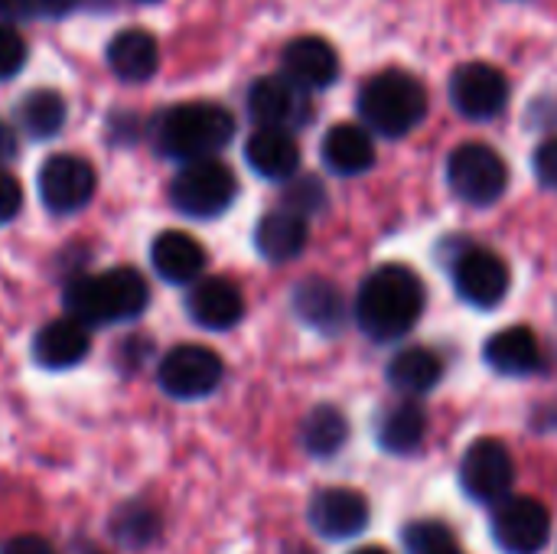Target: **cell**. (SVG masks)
I'll list each match as a JSON object with an SVG mask.
<instances>
[{"mask_svg": "<svg viewBox=\"0 0 557 554\" xmlns=\"http://www.w3.org/2000/svg\"><path fill=\"white\" fill-rule=\"evenodd\" d=\"M509 264L493 248L470 245L454 261L457 294L480 310H493L496 304H503V297L509 294Z\"/></svg>", "mask_w": 557, "mask_h": 554, "instance_id": "cell-12", "label": "cell"}, {"mask_svg": "<svg viewBox=\"0 0 557 554\" xmlns=\"http://www.w3.org/2000/svg\"><path fill=\"white\" fill-rule=\"evenodd\" d=\"M88 349H91L88 327H82L72 317H62V320L46 323L36 333V340H33V359L42 369H52V372L75 369L88 356Z\"/></svg>", "mask_w": 557, "mask_h": 554, "instance_id": "cell-18", "label": "cell"}, {"mask_svg": "<svg viewBox=\"0 0 557 554\" xmlns=\"http://www.w3.org/2000/svg\"><path fill=\"white\" fill-rule=\"evenodd\" d=\"M323 163L339 176H359L375 167V140L359 124H333L323 137Z\"/></svg>", "mask_w": 557, "mask_h": 554, "instance_id": "cell-22", "label": "cell"}, {"mask_svg": "<svg viewBox=\"0 0 557 554\" xmlns=\"http://www.w3.org/2000/svg\"><path fill=\"white\" fill-rule=\"evenodd\" d=\"M16 121L20 127L36 137V140H46V137H55L65 124V101L59 91H49V88H36L29 91L20 104H16Z\"/></svg>", "mask_w": 557, "mask_h": 554, "instance_id": "cell-28", "label": "cell"}, {"mask_svg": "<svg viewBox=\"0 0 557 554\" xmlns=\"http://www.w3.org/2000/svg\"><path fill=\"white\" fill-rule=\"evenodd\" d=\"M405 549L408 554H463L441 522H411L405 529Z\"/></svg>", "mask_w": 557, "mask_h": 554, "instance_id": "cell-29", "label": "cell"}, {"mask_svg": "<svg viewBox=\"0 0 557 554\" xmlns=\"http://www.w3.org/2000/svg\"><path fill=\"white\" fill-rule=\"evenodd\" d=\"M0 554H55L52 552V545L46 542V539H39V535H16V539H10Z\"/></svg>", "mask_w": 557, "mask_h": 554, "instance_id": "cell-35", "label": "cell"}, {"mask_svg": "<svg viewBox=\"0 0 557 554\" xmlns=\"http://www.w3.org/2000/svg\"><path fill=\"white\" fill-rule=\"evenodd\" d=\"M294 310L307 327H313L317 333H326V336L339 333L349 320L343 291L323 278H307L294 287Z\"/></svg>", "mask_w": 557, "mask_h": 554, "instance_id": "cell-19", "label": "cell"}, {"mask_svg": "<svg viewBox=\"0 0 557 554\" xmlns=\"http://www.w3.org/2000/svg\"><path fill=\"white\" fill-rule=\"evenodd\" d=\"M186 310L199 327L222 333L245 317V297L238 284H232L228 278H202L193 284L186 297Z\"/></svg>", "mask_w": 557, "mask_h": 554, "instance_id": "cell-16", "label": "cell"}, {"mask_svg": "<svg viewBox=\"0 0 557 554\" xmlns=\"http://www.w3.org/2000/svg\"><path fill=\"white\" fill-rule=\"evenodd\" d=\"M450 101L470 121H490L509 104V82L490 62H467L450 78Z\"/></svg>", "mask_w": 557, "mask_h": 554, "instance_id": "cell-13", "label": "cell"}, {"mask_svg": "<svg viewBox=\"0 0 557 554\" xmlns=\"http://www.w3.org/2000/svg\"><path fill=\"white\" fill-rule=\"evenodd\" d=\"M359 114L369 124V131L382 137H405L424 121L428 91L411 72L385 69L362 85Z\"/></svg>", "mask_w": 557, "mask_h": 554, "instance_id": "cell-4", "label": "cell"}, {"mask_svg": "<svg viewBox=\"0 0 557 554\" xmlns=\"http://www.w3.org/2000/svg\"><path fill=\"white\" fill-rule=\"evenodd\" d=\"M46 0H0V26H13L20 20H29L36 13H46Z\"/></svg>", "mask_w": 557, "mask_h": 554, "instance_id": "cell-34", "label": "cell"}, {"mask_svg": "<svg viewBox=\"0 0 557 554\" xmlns=\"http://www.w3.org/2000/svg\"><path fill=\"white\" fill-rule=\"evenodd\" d=\"M483 356L499 376H532L542 366V343L529 327H509L490 336Z\"/></svg>", "mask_w": 557, "mask_h": 554, "instance_id": "cell-23", "label": "cell"}, {"mask_svg": "<svg viewBox=\"0 0 557 554\" xmlns=\"http://www.w3.org/2000/svg\"><path fill=\"white\" fill-rule=\"evenodd\" d=\"M150 264L166 284H196L206 271V248L180 229H166L150 245Z\"/></svg>", "mask_w": 557, "mask_h": 554, "instance_id": "cell-17", "label": "cell"}, {"mask_svg": "<svg viewBox=\"0 0 557 554\" xmlns=\"http://www.w3.org/2000/svg\"><path fill=\"white\" fill-rule=\"evenodd\" d=\"M307 219L290 212V209H274L268 212L258 229H255V248L261 251L264 261L271 264H284V261H294L304 255L307 248Z\"/></svg>", "mask_w": 557, "mask_h": 554, "instance_id": "cell-21", "label": "cell"}, {"mask_svg": "<svg viewBox=\"0 0 557 554\" xmlns=\"http://www.w3.org/2000/svg\"><path fill=\"white\" fill-rule=\"evenodd\" d=\"M281 65H284V78H290L304 91L330 88L339 75V56L323 36L290 39L281 56Z\"/></svg>", "mask_w": 557, "mask_h": 554, "instance_id": "cell-15", "label": "cell"}, {"mask_svg": "<svg viewBox=\"0 0 557 554\" xmlns=\"http://www.w3.org/2000/svg\"><path fill=\"white\" fill-rule=\"evenodd\" d=\"M310 526L323 539H333V542L352 539L366 532L369 526V503L362 493L346 490V487L320 490L310 503Z\"/></svg>", "mask_w": 557, "mask_h": 554, "instance_id": "cell-14", "label": "cell"}, {"mask_svg": "<svg viewBox=\"0 0 557 554\" xmlns=\"http://www.w3.org/2000/svg\"><path fill=\"white\" fill-rule=\"evenodd\" d=\"M493 539L506 554L542 552L552 539V513L532 496H509L493 513Z\"/></svg>", "mask_w": 557, "mask_h": 554, "instance_id": "cell-10", "label": "cell"}, {"mask_svg": "<svg viewBox=\"0 0 557 554\" xmlns=\"http://www.w3.org/2000/svg\"><path fill=\"white\" fill-rule=\"evenodd\" d=\"M245 160L264 180H294L300 170V147L287 131L258 127L245 144Z\"/></svg>", "mask_w": 557, "mask_h": 554, "instance_id": "cell-20", "label": "cell"}, {"mask_svg": "<svg viewBox=\"0 0 557 554\" xmlns=\"http://www.w3.org/2000/svg\"><path fill=\"white\" fill-rule=\"evenodd\" d=\"M532 167H535V176H539L542 186L557 189V137H548V140L535 150Z\"/></svg>", "mask_w": 557, "mask_h": 554, "instance_id": "cell-32", "label": "cell"}, {"mask_svg": "<svg viewBox=\"0 0 557 554\" xmlns=\"http://www.w3.org/2000/svg\"><path fill=\"white\" fill-rule=\"evenodd\" d=\"M447 183L467 206H493L509 186V167L490 144H460L447 157Z\"/></svg>", "mask_w": 557, "mask_h": 554, "instance_id": "cell-6", "label": "cell"}, {"mask_svg": "<svg viewBox=\"0 0 557 554\" xmlns=\"http://www.w3.org/2000/svg\"><path fill=\"white\" fill-rule=\"evenodd\" d=\"M238 196V180L222 160H196L183 163L170 183L173 206L189 219H215Z\"/></svg>", "mask_w": 557, "mask_h": 554, "instance_id": "cell-5", "label": "cell"}, {"mask_svg": "<svg viewBox=\"0 0 557 554\" xmlns=\"http://www.w3.org/2000/svg\"><path fill=\"white\" fill-rule=\"evenodd\" d=\"M147 300V281L134 268H111L104 274L75 278L62 294L65 317L78 320L82 327H104L140 317Z\"/></svg>", "mask_w": 557, "mask_h": 554, "instance_id": "cell-2", "label": "cell"}, {"mask_svg": "<svg viewBox=\"0 0 557 554\" xmlns=\"http://www.w3.org/2000/svg\"><path fill=\"white\" fill-rule=\"evenodd\" d=\"M516 483V460L496 438L473 441L460 460V487L480 506H499L509 500Z\"/></svg>", "mask_w": 557, "mask_h": 554, "instance_id": "cell-7", "label": "cell"}, {"mask_svg": "<svg viewBox=\"0 0 557 554\" xmlns=\"http://www.w3.org/2000/svg\"><path fill=\"white\" fill-rule=\"evenodd\" d=\"M424 284L405 264L375 268L356 294V323L372 343L408 336L424 313Z\"/></svg>", "mask_w": 557, "mask_h": 554, "instance_id": "cell-1", "label": "cell"}, {"mask_svg": "<svg viewBox=\"0 0 557 554\" xmlns=\"http://www.w3.org/2000/svg\"><path fill=\"white\" fill-rule=\"evenodd\" d=\"M352 554H392L388 549H382V545H366V549H356Z\"/></svg>", "mask_w": 557, "mask_h": 554, "instance_id": "cell-37", "label": "cell"}, {"mask_svg": "<svg viewBox=\"0 0 557 554\" xmlns=\"http://www.w3.org/2000/svg\"><path fill=\"white\" fill-rule=\"evenodd\" d=\"M222 376H225V366H222L219 353H212L209 346H199V343H183V346L170 349L157 369L160 389L180 402H196V398L212 395L219 389Z\"/></svg>", "mask_w": 557, "mask_h": 554, "instance_id": "cell-8", "label": "cell"}, {"mask_svg": "<svg viewBox=\"0 0 557 554\" xmlns=\"http://www.w3.org/2000/svg\"><path fill=\"white\" fill-rule=\"evenodd\" d=\"M375 434L388 454H411L428 434V415L414 398H401L379 415Z\"/></svg>", "mask_w": 557, "mask_h": 554, "instance_id": "cell-26", "label": "cell"}, {"mask_svg": "<svg viewBox=\"0 0 557 554\" xmlns=\"http://www.w3.org/2000/svg\"><path fill=\"white\" fill-rule=\"evenodd\" d=\"M144 3H153V0H144Z\"/></svg>", "mask_w": 557, "mask_h": 554, "instance_id": "cell-38", "label": "cell"}, {"mask_svg": "<svg viewBox=\"0 0 557 554\" xmlns=\"http://www.w3.org/2000/svg\"><path fill=\"white\" fill-rule=\"evenodd\" d=\"M326 206V193L323 186L313 180V176H304V180H294L287 189H284V209L297 212V216H310V212H320Z\"/></svg>", "mask_w": 557, "mask_h": 554, "instance_id": "cell-30", "label": "cell"}, {"mask_svg": "<svg viewBox=\"0 0 557 554\" xmlns=\"http://www.w3.org/2000/svg\"><path fill=\"white\" fill-rule=\"evenodd\" d=\"M232 137H235V118L212 101L173 104L153 124V140L160 153L183 163L212 160Z\"/></svg>", "mask_w": 557, "mask_h": 554, "instance_id": "cell-3", "label": "cell"}, {"mask_svg": "<svg viewBox=\"0 0 557 554\" xmlns=\"http://www.w3.org/2000/svg\"><path fill=\"white\" fill-rule=\"evenodd\" d=\"M108 65L124 82H147L160 65V46L147 29H121L108 42Z\"/></svg>", "mask_w": 557, "mask_h": 554, "instance_id": "cell-24", "label": "cell"}, {"mask_svg": "<svg viewBox=\"0 0 557 554\" xmlns=\"http://www.w3.org/2000/svg\"><path fill=\"white\" fill-rule=\"evenodd\" d=\"M20 206H23V189H20V183H16V176H10V173L0 167V225L13 222L16 212H20Z\"/></svg>", "mask_w": 557, "mask_h": 554, "instance_id": "cell-33", "label": "cell"}, {"mask_svg": "<svg viewBox=\"0 0 557 554\" xmlns=\"http://www.w3.org/2000/svg\"><path fill=\"white\" fill-rule=\"evenodd\" d=\"M248 114L258 127L294 134L313 118L310 95L284 75H264L248 88Z\"/></svg>", "mask_w": 557, "mask_h": 554, "instance_id": "cell-9", "label": "cell"}, {"mask_svg": "<svg viewBox=\"0 0 557 554\" xmlns=\"http://www.w3.org/2000/svg\"><path fill=\"white\" fill-rule=\"evenodd\" d=\"M13 157H16V131L7 121H0V167Z\"/></svg>", "mask_w": 557, "mask_h": 554, "instance_id": "cell-36", "label": "cell"}, {"mask_svg": "<svg viewBox=\"0 0 557 554\" xmlns=\"http://www.w3.org/2000/svg\"><path fill=\"white\" fill-rule=\"evenodd\" d=\"M39 196L42 206L55 216H72L85 209L95 196V170L85 157L55 153L39 170Z\"/></svg>", "mask_w": 557, "mask_h": 554, "instance_id": "cell-11", "label": "cell"}, {"mask_svg": "<svg viewBox=\"0 0 557 554\" xmlns=\"http://www.w3.org/2000/svg\"><path fill=\"white\" fill-rule=\"evenodd\" d=\"M349 438V421L336 405H317L300 424V444L310 457H336Z\"/></svg>", "mask_w": 557, "mask_h": 554, "instance_id": "cell-27", "label": "cell"}, {"mask_svg": "<svg viewBox=\"0 0 557 554\" xmlns=\"http://www.w3.org/2000/svg\"><path fill=\"white\" fill-rule=\"evenodd\" d=\"M26 56H29L26 39L13 26H0V82L13 78L23 69Z\"/></svg>", "mask_w": 557, "mask_h": 554, "instance_id": "cell-31", "label": "cell"}, {"mask_svg": "<svg viewBox=\"0 0 557 554\" xmlns=\"http://www.w3.org/2000/svg\"><path fill=\"white\" fill-rule=\"evenodd\" d=\"M444 379V359L428 346H408L388 362V382L395 392L414 398L428 395Z\"/></svg>", "mask_w": 557, "mask_h": 554, "instance_id": "cell-25", "label": "cell"}]
</instances>
